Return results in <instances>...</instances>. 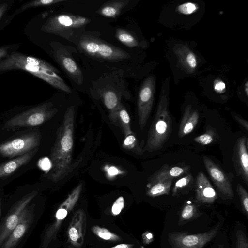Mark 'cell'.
Returning a JSON list of instances; mask_svg holds the SVG:
<instances>
[{
  "label": "cell",
  "mask_w": 248,
  "mask_h": 248,
  "mask_svg": "<svg viewBox=\"0 0 248 248\" xmlns=\"http://www.w3.org/2000/svg\"><path fill=\"white\" fill-rule=\"evenodd\" d=\"M75 116V106H70L67 108L62 124L57 129L56 140L51 150L52 168L48 178L55 183L64 178L72 168Z\"/></svg>",
  "instance_id": "cell-1"
},
{
  "label": "cell",
  "mask_w": 248,
  "mask_h": 248,
  "mask_svg": "<svg viewBox=\"0 0 248 248\" xmlns=\"http://www.w3.org/2000/svg\"><path fill=\"white\" fill-rule=\"evenodd\" d=\"M11 70L27 72L58 90L69 93L72 92L60 76L58 69L43 59L13 51L0 62V71Z\"/></svg>",
  "instance_id": "cell-2"
},
{
  "label": "cell",
  "mask_w": 248,
  "mask_h": 248,
  "mask_svg": "<svg viewBox=\"0 0 248 248\" xmlns=\"http://www.w3.org/2000/svg\"><path fill=\"white\" fill-rule=\"evenodd\" d=\"M169 102L168 92L162 88L144 151L151 152L160 149L170 138L172 121L169 110Z\"/></svg>",
  "instance_id": "cell-3"
},
{
  "label": "cell",
  "mask_w": 248,
  "mask_h": 248,
  "mask_svg": "<svg viewBox=\"0 0 248 248\" xmlns=\"http://www.w3.org/2000/svg\"><path fill=\"white\" fill-rule=\"evenodd\" d=\"M58 112L51 102L42 103L18 113L8 120L6 128L39 126L51 119Z\"/></svg>",
  "instance_id": "cell-4"
},
{
  "label": "cell",
  "mask_w": 248,
  "mask_h": 248,
  "mask_svg": "<svg viewBox=\"0 0 248 248\" xmlns=\"http://www.w3.org/2000/svg\"><path fill=\"white\" fill-rule=\"evenodd\" d=\"M84 16L70 14H61L48 18L41 27L44 32L70 39L76 30L89 23Z\"/></svg>",
  "instance_id": "cell-5"
},
{
  "label": "cell",
  "mask_w": 248,
  "mask_h": 248,
  "mask_svg": "<svg viewBox=\"0 0 248 248\" xmlns=\"http://www.w3.org/2000/svg\"><path fill=\"white\" fill-rule=\"evenodd\" d=\"M79 46L87 54L106 60L120 61L130 57L124 50L91 36H82Z\"/></svg>",
  "instance_id": "cell-6"
},
{
  "label": "cell",
  "mask_w": 248,
  "mask_h": 248,
  "mask_svg": "<svg viewBox=\"0 0 248 248\" xmlns=\"http://www.w3.org/2000/svg\"><path fill=\"white\" fill-rule=\"evenodd\" d=\"M41 135L38 130L27 132L0 143V155L13 158L39 147Z\"/></svg>",
  "instance_id": "cell-7"
},
{
  "label": "cell",
  "mask_w": 248,
  "mask_h": 248,
  "mask_svg": "<svg viewBox=\"0 0 248 248\" xmlns=\"http://www.w3.org/2000/svg\"><path fill=\"white\" fill-rule=\"evenodd\" d=\"M82 184H79L60 205L55 215L54 221L45 231L41 240L42 248H47L50 243L56 238L63 220L78 202L82 189Z\"/></svg>",
  "instance_id": "cell-8"
},
{
  "label": "cell",
  "mask_w": 248,
  "mask_h": 248,
  "mask_svg": "<svg viewBox=\"0 0 248 248\" xmlns=\"http://www.w3.org/2000/svg\"><path fill=\"white\" fill-rule=\"evenodd\" d=\"M219 225L211 230L197 234L186 232H172L168 235V240L172 248H203L217 235Z\"/></svg>",
  "instance_id": "cell-9"
},
{
  "label": "cell",
  "mask_w": 248,
  "mask_h": 248,
  "mask_svg": "<svg viewBox=\"0 0 248 248\" xmlns=\"http://www.w3.org/2000/svg\"><path fill=\"white\" fill-rule=\"evenodd\" d=\"M37 194L35 190L26 194L9 210L0 223V247L18 224L23 211Z\"/></svg>",
  "instance_id": "cell-10"
},
{
  "label": "cell",
  "mask_w": 248,
  "mask_h": 248,
  "mask_svg": "<svg viewBox=\"0 0 248 248\" xmlns=\"http://www.w3.org/2000/svg\"><path fill=\"white\" fill-rule=\"evenodd\" d=\"M53 56L68 77L77 85L83 83V73L66 47L58 42L50 43Z\"/></svg>",
  "instance_id": "cell-11"
},
{
  "label": "cell",
  "mask_w": 248,
  "mask_h": 248,
  "mask_svg": "<svg viewBox=\"0 0 248 248\" xmlns=\"http://www.w3.org/2000/svg\"><path fill=\"white\" fill-rule=\"evenodd\" d=\"M155 87V78L150 76L145 79L139 93L137 109L141 130H143L146 126L152 109L154 101Z\"/></svg>",
  "instance_id": "cell-12"
},
{
  "label": "cell",
  "mask_w": 248,
  "mask_h": 248,
  "mask_svg": "<svg viewBox=\"0 0 248 248\" xmlns=\"http://www.w3.org/2000/svg\"><path fill=\"white\" fill-rule=\"evenodd\" d=\"M34 204L28 205L23 211L19 222L0 248H16L33 222Z\"/></svg>",
  "instance_id": "cell-13"
},
{
  "label": "cell",
  "mask_w": 248,
  "mask_h": 248,
  "mask_svg": "<svg viewBox=\"0 0 248 248\" xmlns=\"http://www.w3.org/2000/svg\"><path fill=\"white\" fill-rule=\"evenodd\" d=\"M203 161L210 178L216 187L227 199H232L234 192L227 175L222 169L206 156H203Z\"/></svg>",
  "instance_id": "cell-14"
},
{
  "label": "cell",
  "mask_w": 248,
  "mask_h": 248,
  "mask_svg": "<svg viewBox=\"0 0 248 248\" xmlns=\"http://www.w3.org/2000/svg\"><path fill=\"white\" fill-rule=\"evenodd\" d=\"M86 216L80 209L74 213L67 231L69 243L75 247L80 248L83 244L86 228Z\"/></svg>",
  "instance_id": "cell-15"
},
{
  "label": "cell",
  "mask_w": 248,
  "mask_h": 248,
  "mask_svg": "<svg viewBox=\"0 0 248 248\" xmlns=\"http://www.w3.org/2000/svg\"><path fill=\"white\" fill-rule=\"evenodd\" d=\"M233 160L235 171L247 185H248V153L246 137H240L233 150Z\"/></svg>",
  "instance_id": "cell-16"
},
{
  "label": "cell",
  "mask_w": 248,
  "mask_h": 248,
  "mask_svg": "<svg viewBox=\"0 0 248 248\" xmlns=\"http://www.w3.org/2000/svg\"><path fill=\"white\" fill-rule=\"evenodd\" d=\"M217 198L216 192L208 179L202 171H200L196 179V201L199 203L211 204Z\"/></svg>",
  "instance_id": "cell-17"
},
{
  "label": "cell",
  "mask_w": 248,
  "mask_h": 248,
  "mask_svg": "<svg viewBox=\"0 0 248 248\" xmlns=\"http://www.w3.org/2000/svg\"><path fill=\"white\" fill-rule=\"evenodd\" d=\"M38 150L39 147L10 160L0 163V179L10 176L21 166L28 163Z\"/></svg>",
  "instance_id": "cell-18"
},
{
  "label": "cell",
  "mask_w": 248,
  "mask_h": 248,
  "mask_svg": "<svg viewBox=\"0 0 248 248\" xmlns=\"http://www.w3.org/2000/svg\"><path fill=\"white\" fill-rule=\"evenodd\" d=\"M180 64L188 73L195 72L197 60L195 54L186 45L177 44L173 49Z\"/></svg>",
  "instance_id": "cell-19"
},
{
  "label": "cell",
  "mask_w": 248,
  "mask_h": 248,
  "mask_svg": "<svg viewBox=\"0 0 248 248\" xmlns=\"http://www.w3.org/2000/svg\"><path fill=\"white\" fill-rule=\"evenodd\" d=\"M199 114L198 111L192 109L190 105H187L184 110L180 121L178 136L179 138L190 133L198 124Z\"/></svg>",
  "instance_id": "cell-20"
},
{
  "label": "cell",
  "mask_w": 248,
  "mask_h": 248,
  "mask_svg": "<svg viewBox=\"0 0 248 248\" xmlns=\"http://www.w3.org/2000/svg\"><path fill=\"white\" fill-rule=\"evenodd\" d=\"M189 169V167L187 166L169 167L165 165L150 177L148 184L173 179L182 175L186 172Z\"/></svg>",
  "instance_id": "cell-21"
},
{
  "label": "cell",
  "mask_w": 248,
  "mask_h": 248,
  "mask_svg": "<svg viewBox=\"0 0 248 248\" xmlns=\"http://www.w3.org/2000/svg\"><path fill=\"white\" fill-rule=\"evenodd\" d=\"M103 102L109 112V118L111 122L118 126L117 117L118 108L121 103L118 95L112 91H107L103 95Z\"/></svg>",
  "instance_id": "cell-22"
},
{
  "label": "cell",
  "mask_w": 248,
  "mask_h": 248,
  "mask_svg": "<svg viewBox=\"0 0 248 248\" xmlns=\"http://www.w3.org/2000/svg\"><path fill=\"white\" fill-rule=\"evenodd\" d=\"M129 1V0L109 1L104 3L97 13L105 17L115 18L121 14Z\"/></svg>",
  "instance_id": "cell-23"
},
{
  "label": "cell",
  "mask_w": 248,
  "mask_h": 248,
  "mask_svg": "<svg viewBox=\"0 0 248 248\" xmlns=\"http://www.w3.org/2000/svg\"><path fill=\"white\" fill-rule=\"evenodd\" d=\"M173 179L155 182L151 184H147L146 194L148 196L154 197L170 192Z\"/></svg>",
  "instance_id": "cell-24"
},
{
  "label": "cell",
  "mask_w": 248,
  "mask_h": 248,
  "mask_svg": "<svg viewBox=\"0 0 248 248\" xmlns=\"http://www.w3.org/2000/svg\"><path fill=\"white\" fill-rule=\"evenodd\" d=\"M117 122L118 126L122 130L124 137L133 133L130 126V118L124 106L120 104L117 111Z\"/></svg>",
  "instance_id": "cell-25"
},
{
  "label": "cell",
  "mask_w": 248,
  "mask_h": 248,
  "mask_svg": "<svg viewBox=\"0 0 248 248\" xmlns=\"http://www.w3.org/2000/svg\"><path fill=\"white\" fill-rule=\"evenodd\" d=\"M115 35L120 42L129 47H135L138 45L137 39L127 30L118 28Z\"/></svg>",
  "instance_id": "cell-26"
},
{
  "label": "cell",
  "mask_w": 248,
  "mask_h": 248,
  "mask_svg": "<svg viewBox=\"0 0 248 248\" xmlns=\"http://www.w3.org/2000/svg\"><path fill=\"white\" fill-rule=\"evenodd\" d=\"M65 1L66 0H35L30 1L22 5L18 9L15 11L13 16H16L30 8L49 6Z\"/></svg>",
  "instance_id": "cell-27"
},
{
  "label": "cell",
  "mask_w": 248,
  "mask_h": 248,
  "mask_svg": "<svg viewBox=\"0 0 248 248\" xmlns=\"http://www.w3.org/2000/svg\"><path fill=\"white\" fill-rule=\"evenodd\" d=\"M91 230L95 235L102 239L112 242L122 241L121 238L119 235L105 228L94 225L92 227Z\"/></svg>",
  "instance_id": "cell-28"
},
{
  "label": "cell",
  "mask_w": 248,
  "mask_h": 248,
  "mask_svg": "<svg viewBox=\"0 0 248 248\" xmlns=\"http://www.w3.org/2000/svg\"><path fill=\"white\" fill-rule=\"evenodd\" d=\"M123 146L124 148L129 150L135 154L139 155H142L143 154V151L140 147L138 140L133 133L124 137Z\"/></svg>",
  "instance_id": "cell-29"
},
{
  "label": "cell",
  "mask_w": 248,
  "mask_h": 248,
  "mask_svg": "<svg viewBox=\"0 0 248 248\" xmlns=\"http://www.w3.org/2000/svg\"><path fill=\"white\" fill-rule=\"evenodd\" d=\"M217 136L216 130L209 127L204 133L195 137L194 140L200 144L207 145L213 142Z\"/></svg>",
  "instance_id": "cell-30"
},
{
  "label": "cell",
  "mask_w": 248,
  "mask_h": 248,
  "mask_svg": "<svg viewBox=\"0 0 248 248\" xmlns=\"http://www.w3.org/2000/svg\"><path fill=\"white\" fill-rule=\"evenodd\" d=\"M193 183V178L190 173L179 179L176 182L172 188V195L175 196L179 191L190 187Z\"/></svg>",
  "instance_id": "cell-31"
},
{
  "label": "cell",
  "mask_w": 248,
  "mask_h": 248,
  "mask_svg": "<svg viewBox=\"0 0 248 248\" xmlns=\"http://www.w3.org/2000/svg\"><path fill=\"white\" fill-rule=\"evenodd\" d=\"M237 191L244 213L248 214V194L247 190L240 184L237 186Z\"/></svg>",
  "instance_id": "cell-32"
},
{
  "label": "cell",
  "mask_w": 248,
  "mask_h": 248,
  "mask_svg": "<svg viewBox=\"0 0 248 248\" xmlns=\"http://www.w3.org/2000/svg\"><path fill=\"white\" fill-rule=\"evenodd\" d=\"M196 211L195 205L187 204L183 207L181 213V218L183 221L191 219L194 216Z\"/></svg>",
  "instance_id": "cell-33"
},
{
  "label": "cell",
  "mask_w": 248,
  "mask_h": 248,
  "mask_svg": "<svg viewBox=\"0 0 248 248\" xmlns=\"http://www.w3.org/2000/svg\"><path fill=\"white\" fill-rule=\"evenodd\" d=\"M198 6L195 3L186 2L179 5L177 11L184 15H190L197 11Z\"/></svg>",
  "instance_id": "cell-34"
},
{
  "label": "cell",
  "mask_w": 248,
  "mask_h": 248,
  "mask_svg": "<svg viewBox=\"0 0 248 248\" xmlns=\"http://www.w3.org/2000/svg\"><path fill=\"white\" fill-rule=\"evenodd\" d=\"M236 248H248V238L241 230H238L236 232Z\"/></svg>",
  "instance_id": "cell-35"
},
{
  "label": "cell",
  "mask_w": 248,
  "mask_h": 248,
  "mask_svg": "<svg viewBox=\"0 0 248 248\" xmlns=\"http://www.w3.org/2000/svg\"><path fill=\"white\" fill-rule=\"evenodd\" d=\"M125 201L123 196L118 197L113 203L112 208V214L116 216L119 215L124 206Z\"/></svg>",
  "instance_id": "cell-36"
},
{
  "label": "cell",
  "mask_w": 248,
  "mask_h": 248,
  "mask_svg": "<svg viewBox=\"0 0 248 248\" xmlns=\"http://www.w3.org/2000/svg\"><path fill=\"white\" fill-rule=\"evenodd\" d=\"M13 46L12 45H3L0 46V62L4 59L12 52Z\"/></svg>",
  "instance_id": "cell-37"
},
{
  "label": "cell",
  "mask_w": 248,
  "mask_h": 248,
  "mask_svg": "<svg viewBox=\"0 0 248 248\" xmlns=\"http://www.w3.org/2000/svg\"><path fill=\"white\" fill-rule=\"evenodd\" d=\"M13 4L12 1H7L0 3V21Z\"/></svg>",
  "instance_id": "cell-38"
},
{
  "label": "cell",
  "mask_w": 248,
  "mask_h": 248,
  "mask_svg": "<svg viewBox=\"0 0 248 248\" xmlns=\"http://www.w3.org/2000/svg\"><path fill=\"white\" fill-rule=\"evenodd\" d=\"M232 116L234 118V119L237 122V123L241 125L246 131L248 130V122L241 117L239 115H238L237 114L232 112L231 113Z\"/></svg>",
  "instance_id": "cell-39"
},
{
  "label": "cell",
  "mask_w": 248,
  "mask_h": 248,
  "mask_svg": "<svg viewBox=\"0 0 248 248\" xmlns=\"http://www.w3.org/2000/svg\"><path fill=\"white\" fill-rule=\"evenodd\" d=\"M142 238L144 244H149L154 240V236L151 232L146 231L142 234Z\"/></svg>",
  "instance_id": "cell-40"
},
{
  "label": "cell",
  "mask_w": 248,
  "mask_h": 248,
  "mask_svg": "<svg viewBox=\"0 0 248 248\" xmlns=\"http://www.w3.org/2000/svg\"><path fill=\"white\" fill-rule=\"evenodd\" d=\"M214 87L216 92L221 93L225 89V84L222 81L217 80L214 83Z\"/></svg>",
  "instance_id": "cell-41"
},
{
  "label": "cell",
  "mask_w": 248,
  "mask_h": 248,
  "mask_svg": "<svg viewBox=\"0 0 248 248\" xmlns=\"http://www.w3.org/2000/svg\"><path fill=\"white\" fill-rule=\"evenodd\" d=\"M108 172L109 175L114 176L119 173V170L116 167L111 166L108 168Z\"/></svg>",
  "instance_id": "cell-42"
},
{
  "label": "cell",
  "mask_w": 248,
  "mask_h": 248,
  "mask_svg": "<svg viewBox=\"0 0 248 248\" xmlns=\"http://www.w3.org/2000/svg\"><path fill=\"white\" fill-rule=\"evenodd\" d=\"M133 246V244H120L110 248H132Z\"/></svg>",
  "instance_id": "cell-43"
},
{
  "label": "cell",
  "mask_w": 248,
  "mask_h": 248,
  "mask_svg": "<svg viewBox=\"0 0 248 248\" xmlns=\"http://www.w3.org/2000/svg\"><path fill=\"white\" fill-rule=\"evenodd\" d=\"M246 86V93L247 96L248 95V82H247L245 84Z\"/></svg>",
  "instance_id": "cell-44"
},
{
  "label": "cell",
  "mask_w": 248,
  "mask_h": 248,
  "mask_svg": "<svg viewBox=\"0 0 248 248\" xmlns=\"http://www.w3.org/2000/svg\"><path fill=\"white\" fill-rule=\"evenodd\" d=\"M1 214V199L0 198V217Z\"/></svg>",
  "instance_id": "cell-45"
},
{
  "label": "cell",
  "mask_w": 248,
  "mask_h": 248,
  "mask_svg": "<svg viewBox=\"0 0 248 248\" xmlns=\"http://www.w3.org/2000/svg\"><path fill=\"white\" fill-rule=\"evenodd\" d=\"M217 248H224V245H220L218 246V247Z\"/></svg>",
  "instance_id": "cell-46"
},
{
  "label": "cell",
  "mask_w": 248,
  "mask_h": 248,
  "mask_svg": "<svg viewBox=\"0 0 248 248\" xmlns=\"http://www.w3.org/2000/svg\"><path fill=\"white\" fill-rule=\"evenodd\" d=\"M140 248H145L143 246H141Z\"/></svg>",
  "instance_id": "cell-47"
}]
</instances>
